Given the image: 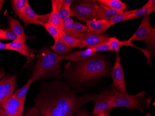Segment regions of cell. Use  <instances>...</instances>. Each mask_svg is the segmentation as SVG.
<instances>
[{"instance_id":"b9f144b4","label":"cell","mask_w":155,"mask_h":116,"mask_svg":"<svg viewBox=\"0 0 155 116\" xmlns=\"http://www.w3.org/2000/svg\"><path fill=\"white\" fill-rule=\"evenodd\" d=\"M4 30L0 28V40H2V35H3Z\"/></svg>"},{"instance_id":"60d3db41","label":"cell","mask_w":155,"mask_h":116,"mask_svg":"<svg viewBox=\"0 0 155 116\" xmlns=\"http://www.w3.org/2000/svg\"><path fill=\"white\" fill-rule=\"evenodd\" d=\"M5 1H3V0H0V13L1 12L2 9V7L5 3Z\"/></svg>"},{"instance_id":"ffe728a7","label":"cell","mask_w":155,"mask_h":116,"mask_svg":"<svg viewBox=\"0 0 155 116\" xmlns=\"http://www.w3.org/2000/svg\"><path fill=\"white\" fill-rule=\"evenodd\" d=\"M50 48L53 50L57 55L59 54L64 55V56H65L69 54L73 48L69 46L62 40L60 39L56 41H55L54 44L50 47Z\"/></svg>"},{"instance_id":"5bb4252c","label":"cell","mask_w":155,"mask_h":116,"mask_svg":"<svg viewBox=\"0 0 155 116\" xmlns=\"http://www.w3.org/2000/svg\"><path fill=\"white\" fill-rule=\"evenodd\" d=\"M8 44L9 50L15 51L27 57V61L24 67H26L30 62L33 58V53L34 51L31 50L27 46L26 42L23 43L20 41H16L8 43Z\"/></svg>"},{"instance_id":"2e32d148","label":"cell","mask_w":155,"mask_h":116,"mask_svg":"<svg viewBox=\"0 0 155 116\" xmlns=\"http://www.w3.org/2000/svg\"><path fill=\"white\" fill-rule=\"evenodd\" d=\"M88 31L97 34H103L110 28L109 21L97 20L95 19L91 21H85Z\"/></svg>"},{"instance_id":"836d02e7","label":"cell","mask_w":155,"mask_h":116,"mask_svg":"<svg viewBox=\"0 0 155 116\" xmlns=\"http://www.w3.org/2000/svg\"><path fill=\"white\" fill-rule=\"evenodd\" d=\"M25 116H46L41 112L39 109L36 106L32 107L28 111Z\"/></svg>"},{"instance_id":"ab89813d","label":"cell","mask_w":155,"mask_h":116,"mask_svg":"<svg viewBox=\"0 0 155 116\" xmlns=\"http://www.w3.org/2000/svg\"><path fill=\"white\" fill-rule=\"evenodd\" d=\"M0 116H9L2 107L0 108Z\"/></svg>"},{"instance_id":"d6986e66","label":"cell","mask_w":155,"mask_h":116,"mask_svg":"<svg viewBox=\"0 0 155 116\" xmlns=\"http://www.w3.org/2000/svg\"><path fill=\"white\" fill-rule=\"evenodd\" d=\"M96 2L99 5H103L109 8L118 10L124 11L127 8V5L120 0H97Z\"/></svg>"},{"instance_id":"ac0fdd59","label":"cell","mask_w":155,"mask_h":116,"mask_svg":"<svg viewBox=\"0 0 155 116\" xmlns=\"http://www.w3.org/2000/svg\"><path fill=\"white\" fill-rule=\"evenodd\" d=\"M8 20L10 26V28L16 35L19 41L23 43L26 42L27 40V37L24 33L23 27L21 25L19 21L11 16L8 17Z\"/></svg>"},{"instance_id":"30bf717a","label":"cell","mask_w":155,"mask_h":116,"mask_svg":"<svg viewBox=\"0 0 155 116\" xmlns=\"http://www.w3.org/2000/svg\"><path fill=\"white\" fill-rule=\"evenodd\" d=\"M46 116H67L62 112L51 98L41 96L35 100V105Z\"/></svg>"},{"instance_id":"f1b7e54d","label":"cell","mask_w":155,"mask_h":116,"mask_svg":"<svg viewBox=\"0 0 155 116\" xmlns=\"http://www.w3.org/2000/svg\"><path fill=\"white\" fill-rule=\"evenodd\" d=\"M87 31L88 28L87 26H84L78 22H74L70 35L84 33Z\"/></svg>"},{"instance_id":"6da1fadb","label":"cell","mask_w":155,"mask_h":116,"mask_svg":"<svg viewBox=\"0 0 155 116\" xmlns=\"http://www.w3.org/2000/svg\"><path fill=\"white\" fill-rule=\"evenodd\" d=\"M95 56L79 63L74 72L75 77L78 81L93 80L108 73L106 61L102 58Z\"/></svg>"},{"instance_id":"f546056e","label":"cell","mask_w":155,"mask_h":116,"mask_svg":"<svg viewBox=\"0 0 155 116\" xmlns=\"http://www.w3.org/2000/svg\"><path fill=\"white\" fill-rule=\"evenodd\" d=\"M108 43L110 48L112 50L115 51L116 55H119V50L120 48L121 47L120 44V41H119L117 38L116 36L110 37L108 40Z\"/></svg>"},{"instance_id":"4316f807","label":"cell","mask_w":155,"mask_h":116,"mask_svg":"<svg viewBox=\"0 0 155 116\" xmlns=\"http://www.w3.org/2000/svg\"><path fill=\"white\" fill-rule=\"evenodd\" d=\"M11 2L13 10L18 15L24 10L27 5L29 4L28 0H12Z\"/></svg>"},{"instance_id":"4fadbf2b","label":"cell","mask_w":155,"mask_h":116,"mask_svg":"<svg viewBox=\"0 0 155 116\" xmlns=\"http://www.w3.org/2000/svg\"><path fill=\"white\" fill-rule=\"evenodd\" d=\"M24 104L13 94L7 99L3 107L9 116H22Z\"/></svg>"},{"instance_id":"44dd1931","label":"cell","mask_w":155,"mask_h":116,"mask_svg":"<svg viewBox=\"0 0 155 116\" xmlns=\"http://www.w3.org/2000/svg\"><path fill=\"white\" fill-rule=\"evenodd\" d=\"M60 39L62 40L72 48H83L86 47V44L83 41L76 39L69 35L63 33L61 36Z\"/></svg>"},{"instance_id":"ee69618b","label":"cell","mask_w":155,"mask_h":116,"mask_svg":"<svg viewBox=\"0 0 155 116\" xmlns=\"http://www.w3.org/2000/svg\"><path fill=\"white\" fill-rule=\"evenodd\" d=\"M145 116H152V115H151V114H150V113H147V114H145Z\"/></svg>"},{"instance_id":"7c38bea8","label":"cell","mask_w":155,"mask_h":116,"mask_svg":"<svg viewBox=\"0 0 155 116\" xmlns=\"http://www.w3.org/2000/svg\"><path fill=\"white\" fill-rule=\"evenodd\" d=\"M16 84L15 75H7L0 81V108L15 92Z\"/></svg>"},{"instance_id":"3957f363","label":"cell","mask_w":155,"mask_h":116,"mask_svg":"<svg viewBox=\"0 0 155 116\" xmlns=\"http://www.w3.org/2000/svg\"><path fill=\"white\" fill-rule=\"evenodd\" d=\"M51 99L59 109L67 116H73L82 105L93 101V95H87L80 97L59 93Z\"/></svg>"},{"instance_id":"d6a6232c","label":"cell","mask_w":155,"mask_h":116,"mask_svg":"<svg viewBox=\"0 0 155 116\" xmlns=\"http://www.w3.org/2000/svg\"><path fill=\"white\" fill-rule=\"evenodd\" d=\"M62 8L58 12L59 17H60L62 22L65 19L72 17V11H71V8Z\"/></svg>"},{"instance_id":"7bdbcfd3","label":"cell","mask_w":155,"mask_h":116,"mask_svg":"<svg viewBox=\"0 0 155 116\" xmlns=\"http://www.w3.org/2000/svg\"><path fill=\"white\" fill-rule=\"evenodd\" d=\"M4 75H5L4 71H0V79H1V78L4 76Z\"/></svg>"},{"instance_id":"74e56055","label":"cell","mask_w":155,"mask_h":116,"mask_svg":"<svg viewBox=\"0 0 155 116\" xmlns=\"http://www.w3.org/2000/svg\"><path fill=\"white\" fill-rule=\"evenodd\" d=\"M76 116H89V114L86 111L80 110L78 112Z\"/></svg>"},{"instance_id":"52a82bcc","label":"cell","mask_w":155,"mask_h":116,"mask_svg":"<svg viewBox=\"0 0 155 116\" xmlns=\"http://www.w3.org/2000/svg\"><path fill=\"white\" fill-rule=\"evenodd\" d=\"M120 57L119 55H116L115 62L112 68L111 77L115 90L122 93H127L126 85L124 80L123 68L120 63Z\"/></svg>"},{"instance_id":"83f0119b","label":"cell","mask_w":155,"mask_h":116,"mask_svg":"<svg viewBox=\"0 0 155 116\" xmlns=\"http://www.w3.org/2000/svg\"><path fill=\"white\" fill-rule=\"evenodd\" d=\"M88 48L91 49L92 51L96 53L97 52H105V51L114 52V51L112 50V49L110 48L108 42L102 43L101 44H98L94 47Z\"/></svg>"},{"instance_id":"e575fe53","label":"cell","mask_w":155,"mask_h":116,"mask_svg":"<svg viewBox=\"0 0 155 116\" xmlns=\"http://www.w3.org/2000/svg\"><path fill=\"white\" fill-rule=\"evenodd\" d=\"M73 0H63L62 5V8H70Z\"/></svg>"},{"instance_id":"d590c367","label":"cell","mask_w":155,"mask_h":116,"mask_svg":"<svg viewBox=\"0 0 155 116\" xmlns=\"http://www.w3.org/2000/svg\"><path fill=\"white\" fill-rule=\"evenodd\" d=\"M155 0H149L148 1V2L144 4L142 8H150L153 4H155Z\"/></svg>"},{"instance_id":"9c48e42d","label":"cell","mask_w":155,"mask_h":116,"mask_svg":"<svg viewBox=\"0 0 155 116\" xmlns=\"http://www.w3.org/2000/svg\"><path fill=\"white\" fill-rule=\"evenodd\" d=\"M49 14L38 15L31 8L29 4L18 16L23 21L25 26L29 24H36L43 26L45 23L48 22Z\"/></svg>"},{"instance_id":"8992f818","label":"cell","mask_w":155,"mask_h":116,"mask_svg":"<svg viewBox=\"0 0 155 116\" xmlns=\"http://www.w3.org/2000/svg\"><path fill=\"white\" fill-rule=\"evenodd\" d=\"M97 4L95 1H82L71 7L72 16L82 21L94 19Z\"/></svg>"},{"instance_id":"7a4b0ae2","label":"cell","mask_w":155,"mask_h":116,"mask_svg":"<svg viewBox=\"0 0 155 116\" xmlns=\"http://www.w3.org/2000/svg\"><path fill=\"white\" fill-rule=\"evenodd\" d=\"M39 52V58L30 78L33 82L54 72L60 68L63 61L60 56L51 52L47 47H43Z\"/></svg>"},{"instance_id":"4dcf8cb0","label":"cell","mask_w":155,"mask_h":116,"mask_svg":"<svg viewBox=\"0 0 155 116\" xmlns=\"http://www.w3.org/2000/svg\"><path fill=\"white\" fill-rule=\"evenodd\" d=\"M73 22H74V21L71 17L67 18L63 21V32L64 34L70 35L71 33V29H72Z\"/></svg>"},{"instance_id":"9a60e30c","label":"cell","mask_w":155,"mask_h":116,"mask_svg":"<svg viewBox=\"0 0 155 116\" xmlns=\"http://www.w3.org/2000/svg\"><path fill=\"white\" fill-rule=\"evenodd\" d=\"M96 55V53L93 52L91 49L87 48L85 50L76 51L73 53H70L65 56H61V59L62 61H73L74 62L81 61L83 60L94 56Z\"/></svg>"},{"instance_id":"8fae6325","label":"cell","mask_w":155,"mask_h":116,"mask_svg":"<svg viewBox=\"0 0 155 116\" xmlns=\"http://www.w3.org/2000/svg\"><path fill=\"white\" fill-rule=\"evenodd\" d=\"M73 37L83 41L86 44V48L94 47L102 43L108 41L110 36L107 34H97L93 32H87L80 34H73L70 35Z\"/></svg>"},{"instance_id":"277c9868","label":"cell","mask_w":155,"mask_h":116,"mask_svg":"<svg viewBox=\"0 0 155 116\" xmlns=\"http://www.w3.org/2000/svg\"><path fill=\"white\" fill-rule=\"evenodd\" d=\"M114 99L110 110L116 107H126L129 110L138 109L143 112V98L146 92L140 91L136 95H129L116 90L112 91Z\"/></svg>"},{"instance_id":"603a6c76","label":"cell","mask_w":155,"mask_h":116,"mask_svg":"<svg viewBox=\"0 0 155 116\" xmlns=\"http://www.w3.org/2000/svg\"><path fill=\"white\" fill-rule=\"evenodd\" d=\"M155 4H153L150 8H140V9H137L132 14H130L127 18L126 19V21L128 20H132L133 19H137L139 18L141 16H144L147 15L148 14H150V13L155 12Z\"/></svg>"},{"instance_id":"ba28073f","label":"cell","mask_w":155,"mask_h":116,"mask_svg":"<svg viewBox=\"0 0 155 116\" xmlns=\"http://www.w3.org/2000/svg\"><path fill=\"white\" fill-rule=\"evenodd\" d=\"M114 93L112 91H104L101 94L93 95L94 109L92 115L98 114L107 110H110L114 101Z\"/></svg>"},{"instance_id":"cb8c5ba5","label":"cell","mask_w":155,"mask_h":116,"mask_svg":"<svg viewBox=\"0 0 155 116\" xmlns=\"http://www.w3.org/2000/svg\"><path fill=\"white\" fill-rule=\"evenodd\" d=\"M43 26L45 28L47 32L54 38L55 41H56L60 39L61 36L63 34V33H62L60 31V29L57 27L48 22L44 23Z\"/></svg>"},{"instance_id":"d4e9b609","label":"cell","mask_w":155,"mask_h":116,"mask_svg":"<svg viewBox=\"0 0 155 116\" xmlns=\"http://www.w3.org/2000/svg\"><path fill=\"white\" fill-rule=\"evenodd\" d=\"M136 10V9L123 11L122 13H120V14L116 15V16H114V17H112L109 21V27H111L112 25H115L117 23L126 21V19L127 18L128 16L130 14L134 12Z\"/></svg>"},{"instance_id":"1f68e13d","label":"cell","mask_w":155,"mask_h":116,"mask_svg":"<svg viewBox=\"0 0 155 116\" xmlns=\"http://www.w3.org/2000/svg\"><path fill=\"white\" fill-rule=\"evenodd\" d=\"M2 40H11L13 41H19L16 35L10 28L7 30H4L2 35Z\"/></svg>"},{"instance_id":"7402d4cb","label":"cell","mask_w":155,"mask_h":116,"mask_svg":"<svg viewBox=\"0 0 155 116\" xmlns=\"http://www.w3.org/2000/svg\"><path fill=\"white\" fill-rule=\"evenodd\" d=\"M58 12L59 11L56 8L55 6H54V5H52V10H51V13H50V15H49L48 23L57 27L62 33H63V32L62 22L59 17Z\"/></svg>"},{"instance_id":"484cf974","label":"cell","mask_w":155,"mask_h":116,"mask_svg":"<svg viewBox=\"0 0 155 116\" xmlns=\"http://www.w3.org/2000/svg\"><path fill=\"white\" fill-rule=\"evenodd\" d=\"M33 82L32 79L30 78L27 83H26L22 88L14 92V94H15V95L23 104L25 103V100L28 90L29 89L30 85L32 84Z\"/></svg>"},{"instance_id":"5b68a950","label":"cell","mask_w":155,"mask_h":116,"mask_svg":"<svg viewBox=\"0 0 155 116\" xmlns=\"http://www.w3.org/2000/svg\"><path fill=\"white\" fill-rule=\"evenodd\" d=\"M129 41H144L150 50V54L155 51V28L151 27L150 14L143 16L141 23L135 33L129 39Z\"/></svg>"},{"instance_id":"f35d334b","label":"cell","mask_w":155,"mask_h":116,"mask_svg":"<svg viewBox=\"0 0 155 116\" xmlns=\"http://www.w3.org/2000/svg\"><path fill=\"white\" fill-rule=\"evenodd\" d=\"M0 50H9L8 43H4L0 42Z\"/></svg>"},{"instance_id":"8d00e7d4","label":"cell","mask_w":155,"mask_h":116,"mask_svg":"<svg viewBox=\"0 0 155 116\" xmlns=\"http://www.w3.org/2000/svg\"><path fill=\"white\" fill-rule=\"evenodd\" d=\"M110 110H107L102 111L98 114H95V115H94V116H110Z\"/></svg>"},{"instance_id":"e0dca14e","label":"cell","mask_w":155,"mask_h":116,"mask_svg":"<svg viewBox=\"0 0 155 116\" xmlns=\"http://www.w3.org/2000/svg\"><path fill=\"white\" fill-rule=\"evenodd\" d=\"M123 12L118 11L103 5L97 4L96 7V14L94 19L97 20H110L118 14Z\"/></svg>"}]
</instances>
